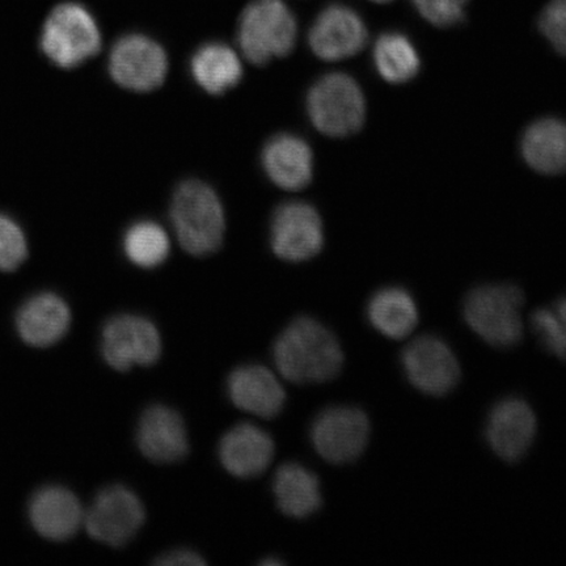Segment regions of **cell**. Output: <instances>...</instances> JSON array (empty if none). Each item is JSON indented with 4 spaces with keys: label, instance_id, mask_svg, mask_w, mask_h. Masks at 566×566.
Listing matches in <instances>:
<instances>
[{
    "label": "cell",
    "instance_id": "obj_1",
    "mask_svg": "<svg viewBox=\"0 0 566 566\" xmlns=\"http://www.w3.org/2000/svg\"><path fill=\"white\" fill-rule=\"evenodd\" d=\"M273 353L282 377L298 385L324 384L336 378L344 365L336 336L311 317L295 318L275 342Z\"/></svg>",
    "mask_w": 566,
    "mask_h": 566
},
{
    "label": "cell",
    "instance_id": "obj_6",
    "mask_svg": "<svg viewBox=\"0 0 566 566\" xmlns=\"http://www.w3.org/2000/svg\"><path fill=\"white\" fill-rule=\"evenodd\" d=\"M41 48L54 65L74 69L101 52V30L82 4L63 3L46 19Z\"/></svg>",
    "mask_w": 566,
    "mask_h": 566
},
{
    "label": "cell",
    "instance_id": "obj_25",
    "mask_svg": "<svg viewBox=\"0 0 566 566\" xmlns=\"http://www.w3.org/2000/svg\"><path fill=\"white\" fill-rule=\"evenodd\" d=\"M374 65L381 77L391 84L412 81L419 74V53L407 35L398 32L381 34L374 45Z\"/></svg>",
    "mask_w": 566,
    "mask_h": 566
},
{
    "label": "cell",
    "instance_id": "obj_21",
    "mask_svg": "<svg viewBox=\"0 0 566 566\" xmlns=\"http://www.w3.org/2000/svg\"><path fill=\"white\" fill-rule=\"evenodd\" d=\"M521 154L536 172H566V122L557 117L536 119L523 133Z\"/></svg>",
    "mask_w": 566,
    "mask_h": 566
},
{
    "label": "cell",
    "instance_id": "obj_28",
    "mask_svg": "<svg viewBox=\"0 0 566 566\" xmlns=\"http://www.w3.org/2000/svg\"><path fill=\"white\" fill-rule=\"evenodd\" d=\"M27 254L23 230L11 218L0 214V271H15L24 263Z\"/></svg>",
    "mask_w": 566,
    "mask_h": 566
},
{
    "label": "cell",
    "instance_id": "obj_12",
    "mask_svg": "<svg viewBox=\"0 0 566 566\" xmlns=\"http://www.w3.org/2000/svg\"><path fill=\"white\" fill-rule=\"evenodd\" d=\"M271 242L279 258L300 263L316 256L324 244L322 218L304 202H287L275 210Z\"/></svg>",
    "mask_w": 566,
    "mask_h": 566
},
{
    "label": "cell",
    "instance_id": "obj_18",
    "mask_svg": "<svg viewBox=\"0 0 566 566\" xmlns=\"http://www.w3.org/2000/svg\"><path fill=\"white\" fill-rule=\"evenodd\" d=\"M228 389L233 405L264 419L277 416L285 405V389L264 366L239 367L230 375Z\"/></svg>",
    "mask_w": 566,
    "mask_h": 566
},
{
    "label": "cell",
    "instance_id": "obj_7",
    "mask_svg": "<svg viewBox=\"0 0 566 566\" xmlns=\"http://www.w3.org/2000/svg\"><path fill=\"white\" fill-rule=\"evenodd\" d=\"M145 507L138 495L123 485L105 488L84 512V525L95 541L123 547L145 523Z\"/></svg>",
    "mask_w": 566,
    "mask_h": 566
},
{
    "label": "cell",
    "instance_id": "obj_4",
    "mask_svg": "<svg viewBox=\"0 0 566 566\" xmlns=\"http://www.w3.org/2000/svg\"><path fill=\"white\" fill-rule=\"evenodd\" d=\"M296 34L295 17L283 0H253L239 21L240 49L258 66L292 53Z\"/></svg>",
    "mask_w": 566,
    "mask_h": 566
},
{
    "label": "cell",
    "instance_id": "obj_11",
    "mask_svg": "<svg viewBox=\"0 0 566 566\" xmlns=\"http://www.w3.org/2000/svg\"><path fill=\"white\" fill-rule=\"evenodd\" d=\"M401 367L409 384L429 396H444L460 380L459 360L442 338L421 336L401 353Z\"/></svg>",
    "mask_w": 566,
    "mask_h": 566
},
{
    "label": "cell",
    "instance_id": "obj_27",
    "mask_svg": "<svg viewBox=\"0 0 566 566\" xmlns=\"http://www.w3.org/2000/svg\"><path fill=\"white\" fill-rule=\"evenodd\" d=\"M531 328L552 356L566 360V295L531 315Z\"/></svg>",
    "mask_w": 566,
    "mask_h": 566
},
{
    "label": "cell",
    "instance_id": "obj_29",
    "mask_svg": "<svg viewBox=\"0 0 566 566\" xmlns=\"http://www.w3.org/2000/svg\"><path fill=\"white\" fill-rule=\"evenodd\" d=\"M412 2L430 24L449 28L462 23L469 0H412Z\"/></svg>",
    "mask_w": 566,
    "mask_h": 566
},
{
    "label": "cell",
    "instance_id": "obj_17",
    "mask_svg": "<svg viewBox=\"0 0 566 566\" xmlns=\"http://www.w3.org/2000/svg\"><path fill=\"white\" fill-rule=\"evenodd\" d=\"M274 457V442L256 424L240 423L219 443V458L231 475L251 479L263 473Z\"/></svg>",
    "mask_w": 566,
    "mask_h": 566
},
{
    "label": "cell",
    "instance_id": "obj_8",
    "mask_svg": "<svg viewBox=\"0 0 566 566\" xmlns=\"http://www.w3.org/2000/svg\"><path fill=\"white\" fill-rule=\"evenodd\" d=\"M102 353L106 364L117 371L154 365L161 353L159 331L144 316L112 317L104 325Z\"/></svg>",
    "mask_w": 566,
    "mask_h": 566
},
{
    "label": "cell",
    "instance_id": "obj_30",
    "mask_svg": "<svg viewBox=\"0 0 566 566\" xmlns=\"http://www.w3.org/2000/svg\"><path fill=\"white\" fill-rule=\"evenodd\" d=\"M539 30L552 48L566 56V0H551L539 18Z\"/></svg>",
    "mask_w": 566,
    "mask_h": 566
},
{
    "label": "cell",
    "instance_id": "obj_24",
    "mask_svg": "<svg viewBox=\"0 0 566 566\" xmlns=\"http://www.w3.org/2000/svg\"><path fill=\"white\" fill-rule=\"evenodd\" d=\"M190 73L210 95H223L242 81L243 65L235 52L221 42H210L193 55Z\"/></svg>",
    "mask_w": 566,
    "mask_h": 566
},
{
    "label": "cell",
    "instance_id": "obj_10",
    "mask_svg": "<svg viewBox=\"0 0 566 566\" xmlns=\"http://www.w3.org/2000/svg\"><path fill=\"white\" fill-rule=\"evenodd\" d=\"M168 59L157 41L133 33L119 39L109 55V74L118 86L134 92H150L165 83Z\"/></svg>",
    "mask_w": 566,
    "mask_h": 566
},
{
    "label": "cell",
    "instance_id": "obj_16",
    "mask_svg": "<svg viewBox=\"0 0 566 566\" xmlns=\"http://www.w3.org/2000/svg\"><path fill=\"white\" fill-rule=\"evenodd\" d=\"M30 520L45 539L65 542L84 525V511L73 492L62 486H48L33 495Z\"/></svg>",
    "mask_w": 566,
    "mask_h": 566
},
{
    "label": "cell",
    "instance_id": "obj_22",
    "mask_svg": "<svg viewBox=\"0 0 566 566\" xmlns=\"http://www.w3.org/2000/svg\"><path fill=\"white\" fill-rule=\"evenodd\" d=\"M367 317L375 329L387 338L408 337L419 323L413 296L406 289L389 286L379 290L367 304Z\"/></svg>",
    "mask_w": 566,
    "mask_h": 566
},
{
    "label": "cell",
    "instance_id": "obj_19",
    "mask_svg": "<svg viewBox=\"0 0 566 566\" xmlns=\"http://www.w3.org/2000/svg\"><path fill=\"white\" fill-rule=\"evenodd\" d=\"M71 325V311L61 296L42 293L23 304L17 316L21 338L35 348H48L66 336Z\"/></svg>",
    "mask_w": 566,
    "mask_h": 566
},
{
    "label": "cell",
    "instance_id": "obj_33",
    "mask_svg": "<svg viewBox=\"0 0 566 566\" xmlns=\"http://www.w3.org/2000/svg\"><path fill=\"white\" fill-rule=\"evenodd\" d=\"M373 2H377V3H388V2H391V0H373Z\"/></svg>",
    "mask_w": 566,
    "mask_h": 566
},
{
    "label": "cell",
    "instance_id": "obj_9",
    "mask_svg": "<svg viewBox=\"0 0 566 566\" xmlns=\"http://www.w3.org/2000/svg\"><path fill=\"white\" fill-rule=\"evenodd\" d=\"M369 438L370 421L363 410L354 407L327 408L311 427V441L318 455L334 464L357 460Z\"/></svg>",
    "mask_w": 566,
    "mask_h": 566
},
{
    "label": "cell",
    "instance_id": "obj_23",
    "mask_svg": "<svg viewBox=\"0 0 566 566\" xmlns=\"http://www.w3.org/2000/svg\"><path fill=\"white\" fill-rule=\"evenodd\" d=\"M273 491L280 511L293 518H306L322 505L321 483L301 464L281 465L275 472Z\"/></svg>",
    "mask_w": 566,
    "mask_h": 566
},
{
    "label": "cell",
    "instance_id": "obj_26",
    "mask_svg": "<svg viewBox=\"0 0 566 566\" xmlns=\"http://www.w3.org/2000/svg\"><path fill=\"white\" fill-rule=\"evenodd\" d=\"M124 252L137 266L151 269L165 263L169 254V239L165 229L151 221L134 223L125 232Z\"/></svg>",
    "mask_w": 566,
    "mask_h": 566
},
{
    "label": "cell",
    "instance_id": "obj_2",
    "mask_svg": "<svg viewBox=\"0 0 566 566\" xmlns=\"http://www.w3.org/2000/svg\"><path fill=\"white\" fill-rule=\"evenodd\" d=\"M171 221L181 247L193 256H208L222 244L226 230L222 202L202 181H184L176 189Z\"/></svg>",
    "mask_w": 566,
    "mask_h": 566
},
{
    "label": "cell",
    "instance_id": "obj_14",
    "mask_svg": "<svg viewBox=\"0 0 566 566\" xmlns=\"http://www.w3.org/2000/svg\"><path fill=\"white\" fill-rule=\"evenodd\" d=\"M367 38V28L356 11L343 4H332L311 27L308 44L318 59L342 61L363 51Z\"/></svg>",
    "mask_w": 566,
    "mask_h": 566
},
{
    "label": "cell",
    "instance_id": "obj_15",
    "mask_svg": "<svg viewBox=\"0 0 566 566\" xmlns=\"http://www.w3.org/2000/svg\"><path fill=\"white\" fill-rule=\"evenodd\" d=\"M137 443L142 454L155 463L179 462L189 449L186 423L172 408H147L138 423Z\"/></svg>",
    "mask_w": 566,
    "mask_h": 566
},
{
    "label": "cell",
    "instance_id": "obj_13",
    "mask_svg": "<svg viewBox=\"0 0 566 566\" xmlns=\"http://www.w3.org/2000/svg\"><path fill=\"white\" fill-rule=\"evenodd\" d=\"M536 429L533 408L521 398H506L488 415L485 440L495 455L504 462L516 463L533 446Z\"/></svg>",
    "mask_w": 566,
    "mask_h": 566
},
{
    "label": "cell",
    "instance_id": "obj_32",
    "mask_svg": "<svg viewBox=\"0 0 566 566\" xmlns=\"http://www.w3.org/2000/svg\"><path fill=\"white\" fill-rule=\"evenodd\" d=\"M282 562L275 560V558H268V560H264L261 563V565H281Z\"/></svg>",
    "mask_w": 566,
    "mask_h": 566
},
{
    "label": "cell",
    "instance_id": "obj_3",
    "mask_svg": "<svg viewBox=\"0 0 566 566\" xmlns=\"http://www.w3.org/2000/svg\"><path fill=\"white\" fill-rule=\"evenodd\" d=\"M525 296L514 283L478 286L465 296L464 321L486 344L511 349L522 342Z\"/></svg>",
    "mask_w": 566,
    "mask_h": 566
},
{
    "label": "cell",
    "instance_id": "obj_20",
    "mask_svg": "<svg viewBox=\"0 0 566 566\" xmlns=\"http://www.w3.org/2000/svg\"><path fill=\"white\" fill-rule=\"evenodd\" d=\"M261 158L269 179L282 189L300 190L313 180V151L306 140L293 134H280L269 140Z\"/></svg>",
    "mask_w": 566,
    "mask_h": 566
},
{
    "label": "cell",
    "instance_id": "obj_31",
    "mask_svg": "<svg viewBox=\"0 0 566 566\" xmlns=\"http://www.w3.org/2000/svg\"><path fill=\"white\" fill-rule=\"evenodd\" d=\"M155 564L161 566H202L207 564L203 558L189 549H175L167 552L155 560Z\"/></svg>",
    "mask_w": 566,
    "mask_h": 566
},
{
    "label": "cell",
    "instance_id": "obj_5",
    "mask_svg": "<svg viewBox=\"0 0 566 566\" xmlns=\"http://www.w3.org/2000/svg\"><path fill=\"white\" fill-rule=\"evenodd\" d=\"M307 112L311 123L325 136L350 137L365 124L364 92L348 74L324 75L308 92Z\"/></svg>",
    "mask_w": 566,
    "mask_h": 566
}]
</instances>
